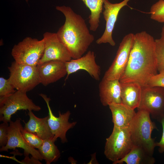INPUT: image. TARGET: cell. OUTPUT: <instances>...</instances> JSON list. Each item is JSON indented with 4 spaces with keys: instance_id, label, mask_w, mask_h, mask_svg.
<instances>
[{
    "instance_id": "obj_4",
    "label": "cell",
    "mask_w": 164,
    "mask_h": 164,
    "mask_svg": "<svg viewBox=\"0 0 164 164\" xmlns=\"http://www.w3.org/2000/svg\"><path fill=\"white\" fill-rule=\"evenodd\" d=\"M133 145L129 127L114 126L111 135L106 139L104 153L113 163L123 158Z\"/></svg>"
},
{
    "instance_id": "obj_22",
    "label": "cell",
    "mask_w": 164,
    "mask_h": 164,
    "mask_svg": "<svg viewBox=\"0 0 164 164\" xmlns=\"http://www.w3.org/2000/svg\"><path fill=\"white\" fill-rule=\"evenodd\" d=\"M55 141L53 138L43 140L42 145L38 149L46 164L56 161L60 157V151L54 143Z\"/></svg>"
},
{
    "instance_id": "obj_19",
    "label": "cell",
    "mask_w": 164,
    "mask_h": 164,
    "mask_svg": "<svg viewBox=\"0 0 164 164\" xmlns=\"http://www.w3.org/2000/svg\"><path fill=\"white\" fill-rule=\"evenodd\" d=\"M109 107L114 126L121 128L129 127L136 113L134 110L122 103L112 104Z\"/></svg>"
},
{
    "instance_id": "obj_12",
    "label": "cell",
    "mask_w": 164,
    "mask_h": 164,
    "mask_svg": "<svg viewBox=\"0 0 164 164\" xmlns=\"http://www.w3.org/2000/svg\"><path fill=\"white\" fill-rule=\"evenodd\" d=\"M43 36L45 48L39 64L53 60L65 62L72 59L69 50L59 39L56 33L46 32Z\"/></svg>"
},
{
    "instance_id": "obj_16",
    "label": "cell",
    "mask_w": 164,
    "mask_h": 164,
    "mask_svg": "<svg viewBox=\"0 0 164 164\" xmlns=\"http://www.w3.org/2000/svg\"><path fill=\"white\" fill-rule=\"evenodd\" d=\"M100 100L104 106L122 103L121 86L119 80H107L103 78L99 85Z\"/></svg>"
},
{
    "instance_id": "obj_30",
    "label": "cell",
    "mask_w": 164,
    "mask_h": 164,
    "mask_svg": "<svg viewBox=\"0 0 164 164\" xmlns=\"http://www.w3.org/2000/svg\"><path fill=\"white\" fill-rule=\"evenodd\" d=\"M22 162L23 164H42L39 161V160L35 158L32 156L30 158H29V156H25V158L22 160Z\"/></svg>"
},
{
    "instance_id": "obj_6",
    "label": "cell",
    "mask_w": 164,
    "mask_h": 164,
    "mask_svg": "<svg viewBox=\"0 0 164 164\" xmlns=\"http://www.w3.org/2000/svg\"><path fill=\"white\" fill-rule=\"evenodd\" d=\"M8 79L17 91L27 92L40 83L36 66L20 64L15 61L8 67Z\"/></svg>"
},
{
    "instance_id": "obj_26",
    "label": "cell",
    "mask_w": 164,
    "mask_h": 164,
    "mask_svg": "<svg viewBox=\"0 0 164 164\" xmlns=\"http://www.w3.org/2000/svg\"><path fill=\"white\" fill-rule=\"evenodd\" d=\"M15 89L8 79H5L2 77H0V97L12 94L16 91Z\"/></svg>"
},
{
    "instance_id": "obj_17",
    "label": "cell",
    "mask_w": 164,
    "mask_h": 164,
    "mask_svg": "<svg viewBox=\"0 0 164 164\" xmlns=\"http://www.w3.org/2000/svg\"><path fill=\"white\" fill-rule=\"evenodd\" d=\"M28 114L29 119L25 123L24 130L36 135L43 140L53 138L48 123V115L40 118L35 115L32 111H29Z\"/></svg>"
},
{
    "instance_id": "obj_31",
    "label": "cell",
    "mask_w": 164,
    "mask_h": 164,
    "mask_svg": "<svg viewBox=\"0 0 164 164\" xmlns=\"http://www.w3.org/2000/svg\"><path fill=\"white\" fill-rule=\"evenodd\" d=\"M160 38L164 40V25L162 28Z\"/></svg>"
},
{
    "instance_id": "obj_8",
    "label": "cell",
    "mask_w": 164,
    "mask_h": 164,
    "mask_svg": "<svg viewBox=\"0 0 164 164\" xmlns=\"http://www.w3.org/2000/svg\"><path fill=\"white\" fill-rule=\"evenodd\" d=\"M140 105L138 110L149 112L159 121L164 117V88L146 86L142 87Z\"/></svg>"
},
{
    "instance_id": "obj_20",
    "label": "cell",
    "mask_w": 164,
    "mask_h": 164,
    "mask_svg": "<svg viewBox=\"0 0 164 164\" xmlns=\"http://www.w3.org/2000/svg\"><path fill=\"white\" fill-rule=\"evenodd\" d=\"M155 158L142 147L134 145L129 152L123 158L113 164H154Z\"/></svg>"
},
{
    "instance_id": "obj_9",
    "label": "cell",
    "mask_w": 164,
    "mask_h": 164,
    "mask_svg": "<svg viewBox=\"0 0 164 164\" xmlns=\"http://www.w3.org/2000/svg\"><path fill=\"white\" fill-rule=\"evenodd\" d=\"M135 34L126 35L120 43L115 57L103 77L107 80H119L127 67L134 41Z\"/></svg>"
},
{
    "instance_id": "obj_5",
    "label": "cell",
    "mask_w": 164,
    "mask_h": 164,
    "mask_svg": "<svg viewBox=\"0 0 164 164\" xmlns=\"http://www.w3.org/2000/svg\"><path fill=\"white\" fill-rule=\"evenodd\" d=\"M44 48L43 38L39 40L28 37L14 46L11 54L17 63L36 66L43 54Z\"/></svg>"
},
{
    "instance_id": "obj_25",
    "label": "cell",
    "mask_w": 164,
    "mask_h": 164,
    "mask_svg": "<svg viewBox=\"0 0 164 164\" xmlns=\"http://www.w3.org/2000/svg\"><path fill=\"white\" fill-rule=\"evenodd\" d=\"M21 132L26 142L32 147L38 149L42 145L43 140L36 135L26 131L23 128Z\"/></svg>"
},
{
    "instance_id": "obj_15",
    "label": "cell",
    "mask_w": 164,
    "mask_h": 164,
    "mask_svg": "<svg viewBox=\"0 0 164 164\" xmlns=\"http://www.w3.org/2000/svg\"><path fill=\"white\" fill-rule=\"evenodd\" d=\"M40 83L44 86L55 82L67 75L65 62L53 60L36 66Z\"/></svg>"
},
{
    "instance_id": "obj_23",
    "label": "cell",
    "mask_w": 164,
    "mask_h": 164,
    "mask_svg": "<svg viewBox=\"0 0 164 164\" xmlns=\"http://www.w3.org/2000/svg\"><path fill=\"white\" fill-rule=\"evenodd\" d=\"M151 19L159 22L164 23V0H159L151 7Z\"/></svg>"
},
{
    "instance_id": "obj_10",
    "label": "cell",
    "mask_w": 164,
    "mask_h": 164,
    "mask_svg": "<svg viewBox=\"0 0 164 164\" xmlns=\"http://www.w3.org/2000/svg\"><path fill=\"white\" fill-rule=\"evenodd\" d=\"M23 128L20 120L17 119L15 121H11L9 124L8 132V140L6 145L1 148L0 152H8L9 149L15 150L17 148L24 150L25 156H32L39 160L43 159L38 150L31 146L24 138L21 130Z\"/></svg>"
},
{
    "instance_id": "obj_11",
    "label": "cell",
    "mask_w": 164,
    "mask_h": 164,
    "mask_svg": "<svg viewBox=\"0 0 164 164\" xmlns=\"http://www.w3.org/2000/svg\"><path fill=\"white\" fill-rule=\"evenodd\" d=\"M39 95L43 98L46 104L49 114L48 123L54 139L56 141L58 138H59L62 143L67 142L66 136L67 132L69 130L73 128L77 122H70L69 121L71 114L69 111L63 113H61L59 111L58 117L55 116L50 105V99L43 94H40Z\"/></svg>"
},
{
    "instance_id": "obj_3",
    "label": "cell",
    "mask_w": 164,
    "mask_h": 164,
    "mask_svg": "<svg viewBox=\"0 0 164 164\" xmlns=\"http://www.w3.org/2000/svg\"><path fill=\"white\" fill-rule=\"evenodd\" d=\"M148 111L138 110L129 126L131 139L134 145L140 146L153 155L156 146L152 132L157 128L151 119Z\"/></svg>"
},
{
    "instance_id": "obj_7",
    "label": "cell",
    "mask_w": 164,
    "mask_h": 164,
    "mask_svg": "<svg viewBox=\"0 0 164 164\" xmlns=\"http://www.w3.org/2000/svg\"><path fill=\"white\" fill-rule=\"evenodd\" d=\"M41 109L28 97L26 92L17 90L9 96L0 97V121L9 123L12 115L18 110L38 111Z\"/></svg>"
},
{
    "instance_id": "obj_21",
    "label": "cell",
    "mask_w": 164,
    "mask_h": 164,
    "mask_svg": "<svg viewBox=\"0 0 164 164\" xmlns=\"http://www.w3.org/2000/svg\"><path fill=\"white\" fill-rule=\"evenodd\" d=\"M91 12L89 16L90 29L95 31L98 28L101 14L102 12L104 0H81Z\"/></svg>"
},
{
    "instance_id": "obj_28",
    "label": "cell",
    "mask_w": 164,
    "mask_h": 164,
    "mask_svg": "<svg viewBox=\"0 0 164 164\" xmlns=\"http://www.w3.org/2000/svg\"><path fill=\"white\" fill-rule=\"evenodd\" d=\"M9 126L8 123L6 122H3L0 125V146L1 147L7 143Z\"/></svg>"
},
{
    "instance_id": "obj_27",
    "label": "cell",
    "mask_w": 164,
    "mask_h": 164,
    "mask_svg": "<svg viewBox=\"0 0 164 164\" xmlns=\"http://www.w3.org/2000/svg\"><path fill=\"white\" fill-rule=\"evenodd\" d=\"M147 86L164 88V71L159 72L149 79Z\"/></svg>"
},
{
    "instance_id": "obj_13",
    "label": "cell",
    "mask_w": 164,
    "mask_h": 164,
    "mask_svg": "<svg viewBox=\"0 0 164 164\" xmlns=\"http://www.w3.org/2000/svg\"><path fill=\"white\" fill-rule=\"evenodd\" d=\"M130 0H124L116 3H112L108 0H104L103 12V17L106 21L105 28L102 36L96 41L98 44L108 43L114 46L115 43L113 39L112 34L119 13L121 9L127 5Z\"/></svg>"
},
{
    "instance_id": "obj_1",
    "label": "cell",
    "mask_w": 164,
    "mask_h": 164,
    "mask_svg": "<svg viewBox=\"0 0 164 164\" xmlns=\"http://www.w3.org/2000/svg\"><path fill=\"white\" fill-rule=\"evenodd\" d=\"M155 39L145 31L135 34L134 43L126 69L119 79L121 83L136 82L142 87L158 73Z\"/></svg>"
},
{
    "instance_id": "obj_14",
    "label": "cell",
    "mask_w": 164,
    "mask_h": 164,
    "mask_svg": "<svg viewBox=\"0 0 164 164\" xmlns=\"http://www.w3.org/2000/svg\"><path fill=\"white\" fill-rule=\"evenodd\" d=\"M65 64L67 72L65 80L71 74L80 70L87 71L95 80H100L101 67L96 62L94 53L93 51H89L81 57L72 59L65 62Z\"/></svg>"
},
{
    "instance_id": "obj_29",
    "label": "cell",
    "mask_w": 164,
    "mask_h": 164,
    "mask_svg": "<svg viewBox=\"0 0 164 164\" xmlns=\"http://www.w3.org/2000/svg\"><path fill=\"white\" fill-rule=\"evenodd\" d=\"M161 123L162 128V133L159 142H156V146L159 147V151L160 153L164 152V117L162 119Z\"/></svg>"
},
{
    "instance_id": "obj_2",
    "label": "cell",
    "mask_w": 164,
    "mask_h": 164,
    "mask_svg": "<svg viewBox=\"0 0 164 164\" xmlns=\"http://www.w3.org/2000/svg\"><path fill=\"white\" fill-rule=\"evenodd\" d=\"M56 9L64 15V24L56 33L60 41L69 50L72 59L83 56L94 40L85 22L80 15L70 7L57 6Z\"/></svg>"
},
{
    "instance_id": "obj_24",
    "label": "cell",
    "mask_w": 164,
    "mask_h": 164,
    "mask_svg": "<svg viewBox=\"0 0 164 164\" xmlns=\"http://www.w3.org/2000/svg\"><path fill=\"white\" fill-rule=\"evenodd\" d=\"M155 50L157 69L159 72L164 71V40L160 38L155 39Z\"/></svg>"
},
{
    "instance_id": "obj_32",
    "label": "cell",
    "mask_w": 164,
    "mask_h": 164,
    "mask_svg": "<svg viewBox=\"0 0 164 164\" xmlns=\"http://www.w3.org/2000/svg\"><path fill=\"white\" fill-rule=\"evenodd\" d=\"M25 0L27 2H28L29 1V0Z\"/></svg>"
},
{
    "instance_id": "obj_18",
    "label": "cell",
    "mask_w": 164,
    "mask_h": 164,
    "mask_svg": "<svg viewBox=\"0 0 164 164\" xmlns=\"http://www.w3.org/2000/svg\"><path fill=\"white\" fill-rule=\"evenodd\" d=\"M121 83L122 103L134 110L137 108L141 101L142 87L136 82Z\"/></svg>"
}]
</instances>
